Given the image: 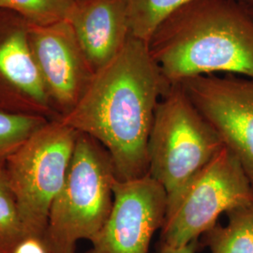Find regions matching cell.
Masks as SVG:
<instances>
[{
    "mask_svg": "<svg viewBox=\"0 0 253 253\" xmlns=\"http://www.w3.org/2000/svg\"><path fill=\"white\" fill-rule=\"evenodd\" d=\"M171 86L148 43L131 36L94 73L76 104L59 120L106 149L118 180L139 178L148 172L156 109Z\"/></svg>",
    "mask_w": 253,
    "mask_h": 253,
    "instance_id": "6da1fadb",
    "label": "cell"
},
{
    "mask_svg": "<svg viewBox=\"0 0 253 253\" xmlns=\"http://www.w3.org/2000/svg\"><path fill=\"white\" fill-rule=\"evenodd\" d=\"M148 48L171 84L227 73L253 79V19L239 0H195L156 28Z\"/></svg>",
    "mask_w": 253,
    "mask_h": 253,
    "instance_id": "7a4b0ae2",
    "label": "cell"
},
{
    "mask_svg": "<svg viewBox=\"0 0 253 253\" xmlns=\"http://www.w3.org/2000/svg\"><path fill=\"white\" fill-rule=\"evenodd\" d=\"M117 179L106 149L79 132L63 187L50 209L45 237L54 253H76L80 240L92 239L106 223Z\"/></svg>",
    "mask_w": 253,
    "mask_h": 253,
    "instance_id": "3957f363",
    "label": "cell"
},
{
    "mask_svg": "<svg viewBox=\"0 0 253 253\" xmlns=\"http://www.w3.org/2000/svg\"><path fill=\"white\" fill-rule=\"evenodd\" d=\"M223 147L183 86L172 84L156 109L147 145V174L170 196Z\"/></svg>",
    "mask_w": 253,
    "mask_h": 253,
    "instance_id": "277c9868",
    "label": "cell"
},
{
    "mask_svg": "<svg viewBox=\"0 0 253 253\" xmlns=\"http://www.w3.org/2000/svg\"><path fill=\"white\" fill-rule=\"evenodd\" d=\"M253 204V189L225 146L173 194L167 196L160 243L184 247L217 223L219 216Z\"/></svg>",
    "mask_w": 253,
    "mask_h": 253,
    "instance_id": "5b68a950",
    "label": "cell"
},
{
    "mask_svg": "<svg viewBox=\"0 0 253 253\" xmlns=\"http://www.w3.org/2000/svg\"><path fill=\"white\" fill-rule=\"evenodd\" d=\"M78 133L59 119L48 122L4 163L25 235H45L50 209L66 180Z\"/></svg>",
    "mask_w": 253,
    "mask_h": 253,
    "instance_id": "8992f818",
    "label": "cell"
},
{
    "mask_svg": "<svg viewBox=\"0 0 253 253\" xmlns=\"http://www.w3.org/2000/svg\"><path fill=\"white\" fill-rule=\"evenodd\" d=\"M179 84L239 161L253 189V79L204 75Z\"/></svg>",
    "mask_w": 253,
    "mask_h": 253,
    "instance_id": "52a82bcc",
    "label": "cell"
},
{
    "mask_svg": "<svg viewBox=\"0 0 253 253\" xmlns=\"http://www.w3.org/2000/svg\"><path fill=\"white\" fill-rule=\"evenodd\" d=\"M113 192L111 214L86 253H148L155 233L164 222V188L146 174L130 180L116 179Z\"/></svg>",
    "mask_w": 253,
    "mask_h": 253,
    "instance_id": "ba28073f",
    "label": "cell"
},
{
    "mask_svg": "<svg viewBox=\"0 0 253 253\" xmlns=\"http://www.w3.org/2000/svg\"><path fill=\"white\" fill-rule=\"evenodd\" d=\"M31 51L49 95L67 114L80 99L94 74L68 21L49 26L31 25ZM62 115V116H63Z\"/></svg>",
    "mask_w": 253,
    "mask_h": 253,
    "instance_id": "9c48e42d",
    "label": "cell"
},
{
    "mask_svg": "<svg viewBox=\"0 0 253 253\" xmlns=\"http://www.w3.org/2000/svg\"><path fill=\"white\" fill-rule=\"evenodd\" d=\"M68 22L94 72L132 36L124 0H76Z\"/></svg>",
    "mask_w": 253,
    "mask_h": 253,
    "instance_id": "30bf717a",
    "label": "cell"
},
{
    "mask_svg": "<svg viewBox=\"0 0 253 253\" xmlns=\"http://www.w3.org/2000/svg\"><path fill=\"white\" fill-rule=\"evenodd\" d=\"M0 74L32 100L47 104L49 92L24 30L12 33L1 43Z\"/></svg>",
    "mask_w": 253,
    "mask_h": 253,
    "instance_id": "8fae6325",
    "label": "cell"
},
{
    "mask_svg": "<svg viewBox=\"0 0 253 253\" xmlns=\"http://www.w3.org/2000/svg\"><path fill=\"white\" fill-rule=\"evenodd\" d=\"M225 225L217 223L202 235L210 253H253V204L227 213Z\"/></svg>",
    "mask_w": 253,
    "mask_h": 253,
    "instance_id": "7c38bea8",
    "label": "cell"
},
{
    "mask_svg": "<svg viewBox=\"0 0 253 253\" xmlns=\"http://www.w3.org/2000/svg\"><path fill=\"white\" fill-rule=\"evenodd\" d=\"M132 36L148 42L164 19L195 0H124Z\"/></svg>",
    "mask_w": 253,
    "mask_h": 253,
    "instance_id": "4fadbf2b",
    "label": "cell"
},
{
    "mask_svg": "<svg viewBox=\"0 0 253 253\" xmlns=\"http://www.w3.org/2000/svg\"><path fill=\"white\" fill-rule=\"evenodd\" d=\"M47 123L45 118L39 116L0 111V165Z\"/></svg>",
    "mask_w": 253,
    "mask_h": 253,
    "instance_id": "5bb4252c",
    "label": "cell"
},
{
    "mask_svg": "<svg viewBox=\"0 0 253 253\" xmlns=\"http://www.w3.org/2000/svg\"><path fill=\"white\" fill-rule=\"evenodd\" d=\"M76 0H0V9H12L32 25L49 26L68 21Z\"/></svg>",
    "mask_w": 253,
    "mask_h": 253,
    "instance_id": "9a60e30c",
    "label": "cell"
},
{
    "mask_svg": "<svg viewBox=\"0 0 253 253\" xmlns=\"http://www.w3.org/2000/svg\"><path fill=\"white\" fill-rule=\"evenodd\" d=\"M5 165H0V253H9L25 236Z\"/></svg>",
    "mask_w": 253,
    "mask_h": 253,
    "instance_id": "2e32d148",
    "label": "cell"
},
{
    "mask_svg": "<svg viewBox=\"0 0 253 253\" xmlns=\"http://www.w3.org/2000/svg\"><path fill=\"white\" fill-rule=\"evenodd\" d=\"M9 253H54L45 235H26L19 240Z\"/></svg>",
    "mask_w": 253,
    "mask_h": 253,
    "instance_id": "e0dca14e",
    "label": "cell"
},
{
    "mask_svg": "<svg viewBox=\"0 0 253 253\" xmlns=\"http://www.w3.org/2000/svg\"><path fill=\"white\" fill-rule=\"evenodd\" d=\"M202 248L199 240H195L190 242V244L186 245L184 247L173 248L167 245H157V253H197L200 249Z\"/></svg>",
    "mask_w": 253,
    "mask_h": 253,
    "instance_id": "ac0fdd59",
    "label": "cell"
},
{
    "mask_svg": "<svg viewBox=\"0 0 253 253\" xmlns=\"http://www.w3.org/2000/svg\"><path fill=\"white\" fill-rule=\"evenodd\" d=\"M240 2H242L245 6L249 7V6H253V0H239Z\"/></svg>",
    "mask_w": 253,
    "mask_h": 253,
    "instance_id": "d6986e66",
    "label": "cell"
},
{
    "mask_svg": "<svg viewBox=\"0 0 253 253\" xmlns=\"http://www.w3.org/2000/svg\"><path fill=\"white\" fill-rule=\"evenodd\" d=\"M247 7V6H246ZM247 9L249 10V13H250V15L252 16V18L253 19V6H249V7H247Z\"/></svg>",
    "mask_w": 253,
    "mask_h": 253,
    "instance_id": "ffe728a7",
    "label": "cell"
}]
</instances>
